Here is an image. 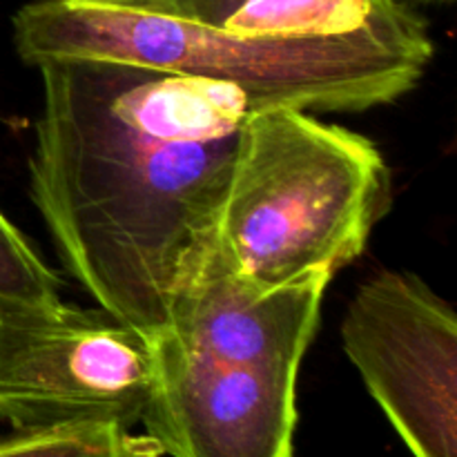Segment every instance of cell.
<instances>
[{
  "instance_id": "1",
  "label": "cell",
  "mask_w": 457,
  "mask_h": 457,
  "mask_svg": "<svg viewBox=\"0 0 457 457\" xmlns=\"http://www.w3.org/2000/svg\"><path fill=\"white\" fill-rule=\"evenodd\" d=\"M29 195L103 312L156 339L212 248L253 103L230 85L101 58L36 65Z\"/></svg>"
},
{
  "instance_id": "2",
  "label": "cell",
  "mask_w": 457,
  "mask_h": 457,
  "mask_svg": "<svg viewBox=\"0 0 457 457\" xmlns=\"http://www.w3.org/2000/svg\"><path fill=\"white\" fill-rule=\"evenodd\" d=\"M27 65L101 58L230 85L254 110L364 112L409 94L433 58L427 22L337 36H254L143 7L36 0L12 21Z\"/></svg>"
},
{
  "instance_id": "3",
  "label": "cell",
  "mask_w": 457,
  "mask_h": 457,
  "mask_svg": "<svg viewBox=\"0 0 457 457\" xmlns=\"http://www.w3.org/2000/svg\"><path fill=\"white\" fill-rule=\"evenodd\" d=\"M391 208V170L369 137L297 107L253 110L241 128L212 254L259 290L335 277Z\"/></svg>"
},
{
  "instance_id": "4",
  "label": "cell",
  "mask_w": 457,
  "mask_h": 457,
  "mask_svg": "<svg viewBox=\"0 0 457 457\" xmlns=\"http://www.w3.org/2000/svg\"><path fill=\"white\" fill-rule=\"evenodd\" d=\"M154 342L107 312L58 303L0 315V418L13 431L141 422Z\"/></svg>"
},
{
  "instance_id": "5",
  "label": "cell",
  "mask_w": 457,
  "mask_h": 457,
  "mask_svg": "<svg viewBox=\"0 0 457 457\" xmlns=\"http://www.w3.org/2000/svg\"><path fill=\"white\" fill-rule=\"evenodd\" d=\"M348 360L415 457H457V317L413 272L357 288L342 324Z\"/></svg>"
},
{
  "instance_id": "6",
  "label": "cell",
  "mask_w": 457,
  "mask_h": 457,
  "mask_svg": "<svg viewBox=\"0 0 457 457\" xmlns=\"http://www.w3.org/2000/svg\"><path fill=\"white\" fill-rule=\"evenodd\" d=\"M143 427L172 457H293L299 370L196 355L168 335Z\"/></svg>"
},
{
  "instance_id": "7",
  "label": "cell",
  "mask_w": 457,
  "mask_h": 457,
  "mask_svg": "<svg viewBox=\"0 0 457 457\" xmlns=\"http://www.w3.org/2000/svg\"><path fill=\"white\" fill-rule=\"evenodd\" d=\"M328 275L259 290L226 270L212 248L177 290L161 335L196 355L299 370L320 324Z\"/></svg>"
},
{
  "instance_id": "8",
  "label": "cell",
  "mask_w": 457,
  "mask_h": 457,
  "mask_svg": "<svg viewBox=\"0 0 457 457\" xmlns=\"http://www.w3.org/2000/svg\"><path fill=\"white\" fill-rule=\"evenodd\" d=\"M424 22L402 0H244L221 27L254 36H337Z\"/></svg>"
},
{
  "instance_id": "9",
  "label": "cell",
  "mask_w": 457,
  "mask_h": 457,
  "mask_svg": "<svg viewBox=\"0 0 457 457\" xmlns=\"http://www.w3.org/2000/svg\"><path fill=\"white\" fill-rule=\"evenodd\" d=\"M62 303L61 279L0 210V315Z\"/></svg>"
},
{
  "instance_id": "10",
  "label": "cell",
  "mask_w": 457,
  "mask_h": 457,
  "mask_svg": "<svg viewBox=\"0 0 457 457\" xmlns=\"http://www.w3.org/2000/svg\"><path fill=\"white\" fill-rule=\"evenodd\" d=\"M0 457H137L128 431L112 424L13 431L0 437Z\"/></svg>"
},
{
  "instance_id": "11",
  "label": "cell",
  "mask_w": 457,
  "mask_h": 457,
  "mask_svg": "<svg viewBox=\"0 0 457 457\" xmlns=\"http://www.w3.org/2000/svg\"><path fill=\"white\" fill-rule=\"evenodd\" d=\"M244 0H141L137 7L221 27Z\"/></svg>"
},
{
  "instance_id": "12",
  "label": "cell",
  "mask_w": 457,
  "mask_h": 457,
  "mask_svg": "<svg viewBox=\"0 0 457 457\" xmlns=\"http://www.w3.org/2000/svg\"><path fill=\"white\" fill-rule=\"evenodd\" d=\"M71 4H107V7H137L141 0H62Z\"/></svg>"
},
{
  "instance_id": "13",
  "label": "cell",
  "mask_w": 457,
  "mask_h": 457,
  "mask_svg": "<svg viewBox=\"0 0 457 457\" xmlns=\"http://www.w3.org/2000/svg\"><path fill=\"white\" fill-rule=\"evenodd\" d=\"M427 3H451V0H427Z\"/></svg>"
}]
</instances>
